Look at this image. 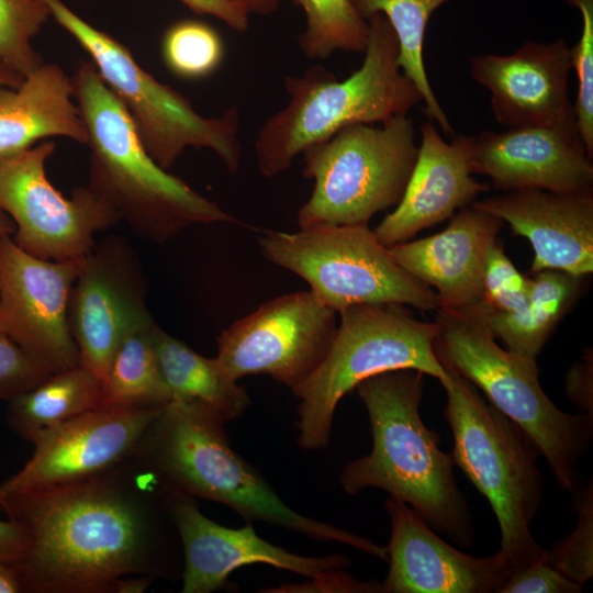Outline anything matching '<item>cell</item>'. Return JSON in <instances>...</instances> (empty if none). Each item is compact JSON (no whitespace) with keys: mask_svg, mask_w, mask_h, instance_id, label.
Returning a JSON list of instances; mask_svg holds the SVG:
<instances>
[{"mask_svg":"<svg viewBox=\"0 0 593 593\" xmlns=\"http://www.w3.org/2000/svg\"><path fill=\"white\" fill-rule=\"evenodd\" d=\"M503 224L468 205L450 217L444 231L389 249L403 269L434 290L436 311L465 313L483 301L485 259Z\"/></svg>","mask_w":593,"mask_h":593,"instance_id":"7402d4cb","label":"cell"},{"mask_svg":"<svg viewBox=\"0 0 593 593\" xmlns=\"http://www.w3.org/2000/svg\"><path fill=\"white\" fill-rule=\"evenodd\" d=\"M169 513L183 551L182 593H211L242 566L265 563L307 579L350 560L340 555L304 557L259 537L249 522L240 528L222 526L199 510L195 499L169 493Z\"/></svg>","mask_w":593,"mask_h":593,"instance_id":"d6986e66","label":"cell"},{"mask_svg":"<svg viewBox=\"0 0 593 593\" xmlns=\"http://www.w3.org/2000/svg\"><path fill=\"white\" fill-rule=\"evenodd\" d=\"M379 124L345 126L302 152L303 177L314 186L296 212L300 228L368 224L399 204L418 150L414 122L401 115Z\"/></svg>","mask_w":593,"mask_h":593,"instance_id":"30bf717a","label":"cell"},{"mask_svg":"<svg viewBox=\"0 0 593 593\" xmlns=\"http://www.w3.org/2000/svg\"><path fill=\"white\" fill-rule=\"evenodd\" d=\"M230 2L240 7L248 14H271L280 5L281 0H228Z\"/></svg>","mask_w":593,"mask_h":593,"instance_id":"ee69618b","label":"cell"},{"mask_svg":"<svg viewBox=\"0 0 593 593\" xmlns=\"http://www.w3.org/2000/svg\"><path fill=\"white\" fill-rule=\"evenodd\" d=\"M160 407L97 406L33 436L24 467L0 484V499L102 473L131 458Z\"/></svg>","mask_w":593,"mask_h":593,"instance_id":"2e32d148","label":"cell"},{"mask_svg":"<svg viewBox=\"0 0 593 593\" xmlns=\"http://www.w3.org/2000/svg\"><path fill=\"white\" fill-rule=\"evenodd\" d=\"M336 331V312L311 291L293 292L224 329L216 358L235 380L267 374L293 391L323 362Z\"/></svg>","mask_w":593,"mask_h":593,"instance_id":"4fadbf2b","label":"cell"},{"mask_svg":"<svg viewBox=\"0 0 593 593\" xmlns=\"http://www.w3.org/2000/svg\"><path fill=\"white\" fill-rule=\"evenodd\" d=\"M573 530L547 549V562L567 578L583 585L593 575V484L573 494Z\"/></svg>","mask_w":593,"mask_h":593,"instance_id":"d6a6232c","label":"cell"},{"mask_svg":"<svg viewBox=\"0 0 593 593\" xmlns=\"http://www.w3.org/2000/svg\"><path fill=\"white\" fill-rule=\"evenodd\" d=\"M471 206L507 223L534 250L532 273L545 269L575 276L593 271V189L560 193L525 188L475 200Z\"/></svg>","mask_w":593,"mask_h":593,"instance_id":"44dd1931","label":"cell"},{"mask_svg":"<svg viewBox=\"0 0 593 593\" xmlns=\"http://www.w3.org/2000/svg\"><path fill=\"white\" fill-rule=\"evenodd\" d=\"M154 580L148 575H126L116 581L113 593H143Z\"/></svg>","mask_w":593,"mask_h":593,"instance_id":"b9f144b4","label":"cell"},{"mask_svg":"<svg viewBox=\"0 0 593 593\" xmlns=\"http://www.w3.org/2000/svg\"><path fill=\"white\" fill-rule=\"evenodd\" d=\"M29 549V534L16 521L0 519V562L16 566Z\"/></svg>","mask_w":593,"mask_h":593,"instance_id":"60d3db41","label":"cell"},{"mask_svg":"<svg viewBox=\"0 0 593 593\" xmlns=\"http://www.w3.org/2000/svg\"><path fill=\"white\" fill-rule=\"evenodd\" d=\"M264 592L300 593V592H337V593H382L381 583L376 581H360L343 571L333 569L305 583L283 584Z\"/></svg>","mask_w":593,"mask_h":593,"instance_id":"74e56055","label":"cell"},{"mask_svg":"<svg viewBox=\"0 0 593 593\" xmlns=\"http://www.w3.org/2000/svg\"><path fill=\"white\" fill-rule=\"evenodd\" d=\"M572 70L571 47L564 38L526 41L512 54L470 59L472 79L489 90L492 113L505 128L575 119L569 96Z\"/></svg>","mask_w":593,"mask_h":593,"instance_id":"ffe728a7","label":"cell"},{"mask_svg":"<svg viewBox=\"0 0 593 593\" xmlns=\"http://www.w3.org/2000/svg\"><path fill=\"white\" fill-rule=\"evenodd\" d=\"M356 389L370 421L372 449L344 468L342 489L349 495L381 489L454 544L472 546L474 519L457 484L455 461L440 449V438L419 413L424 373L413 369L381 372Z\"/></svg>","mask_w":593,"mask_h":593,"instance_id":"7a4b0ae2","label":"cell"},{"mask_svg":"<svg viewBox=\"0 0 593 593\" xmlns=\"http://www.w3.org/2000/svg\"><path fill=\"white\" fill-rule=\"evenodd\" d=\"M443 363V362H441ZM444 415L454 436L451 452L472 485L488 500L500 528V550L515 568L547 559L532 525L542 503L541 456L529 437L449 365Z\"/></svg>","mask_w":593,"mask_h":593,"instance_id":"52a82bcc","label":"cell"},{"mask_svg":"<svg viewBox=\"0 0 593 593\" xmlns=\"http://www.w3.org/2000/svg\"><path fill=\"white\" fill-rule=\"evenodd\" d=\"M472 174L502 191L534 188L560 193L593 189L592 156L575 119L550 125L483 131L469 136Z\"/></svg>","mask_w":593,"mask_h":593,"instance_id":"e0dca14e","label":"cell"},{"mask_svg":"<svg viewBox=\"0 0 593 593\" xmlns=\"http://www.w3.org/2000/svg\"><path fill=\"white\" fill-rule=\"evenodd\" d=\"M44 2L51 16L90 56L160 167L169 169L188 147H193L211 149L231 174L237 172L243 152L236 105L219 118L201 115L183 94L146 71L123 43L89 24L61 0Z\"/></svg>","mask_w":593,"mask_h":593,"instance_id":"9c48e42d","label":"cell"},{"mask_svg":"<svg viewBox=\"0 0 593 593\" xmlns=\"http://www.w3.org/2000/svg\"><path fill=\"white\" fill-rule=\"evenodd\" d=\"M532 279L521 273L497 242L490 248L483 272V301L479 305L492 312L507 313L527 301Z\"/></svg>","mask_w":593,"mask_h":593,"instance_id":"e575fe53","label":"cell"},{"mask_svg":"<svg viewBox=\"0 0 593 593\" xmlns=\"http://www.w3.org/2000/svg\"><path fill=\"white\" fill-rule=\"evenodd\" d=\"M567 2L581 12V34L571 47L572 67L578 78L573 108L578 130L589 154L593 156V0Z\"/></svg>","mask_w":593,"mask_h":593,"instance_id":"836d02e7","label":"cell"},{"mask_svg":"<svg viewBox=\"0 0 593 593\" xmlns=\"http://www.w3.org/2000/svg\"><path fill=\"white\" fill-rule=\"evenodd\" d=\"M305 15V29L299 46L309 59H327L336 51L365 52L368 21L362 19L351 0H292Z\"/></svg>","mask_w":593,"mask_h":593,"instance_id":"f546056e","label":"cell"},{"mask_svg":"<svg viewBox=\"0 0 593 593\" xmlns=\"http://www.w3.org/2000/svg\"><path fill=\"white\" fill-rule=\"evenodd\" d=\"M82 258H37L0 240V329L51 372L79 365L68 310Z\"/></svg>","mask_w":593,"mask_h":593,"instance_id":"9a60e30c","label":"cell"},{"mask_svg":"<svg viewBox=\"0 0 593 593\" xmlns=\"http://www.w3.org/2000/svg\"><path fill=\"white\" fill-rule=\"evenodd\" d=\"M49 9L44 0H0V63L26 77L43 64L32 41Z\"/></svg>","mask_w":593,"mask_h":593,"instance_id":"1f68e13d","label":"cell"},{"mask_svg":"<svg viewBox=\"0 0 593 593\" xmlns=\"http://www.w3.org/2000/svg\"><path fill=\"white\" fill-rule=\"evenodd\" d=\"M21 592H23V588L15 567L0 562V593Z\"/></svg>","mask_w":593,"mask_h":593,"instance_id":"7bdbcfd3","label":"cell"},{"mask_svg":"<svg viewBox=\"0 0 593 593\" xmlns=\"http://www.w3.org/2000/svg\"><path fill=\"white\" fill-rule=\"evenodd\" d=\"M440 325L416 320L401 304H359L340 312L331 349L320 367L292 392L298 407V445L325 448L339 401L365 379L413 369L440 383L449 373L434 349Z\"/></svg>","mask_w":593,"mask_h":593,"instance_id":"ba28073f","label":"cell"},{"mask_svg":"<svg viewBox=\"0 0 593 593\" xmlns=\"http://www.w3.org/2000/svg\"><path fill=\"white\" fill-rule=\"evenodd\" d=\"M161 56L174 75L183 79H201L220 67L224 45L220 34L210 24L183 19L165 31Z\"/></svg>","mask_w":593,"mask_h":593,"instance_id":"4dcf8cb0","label":"cell"},{"mask_svg":"<svg viewBox=\"0 0 593 593\" xmlns=\"http://www.w3.org/2000/svg\"><path fill=\"white\" fill-rule=\"evenodd\" d=\"M52 373L0 329V400L10 401L35 388Z\"/></svg>","mask_w":593,"mask_h":593,"instance_id":"d590c367","label":"cell"},{"mask_svg":"<svg viewBox=\"0 0 593 593\" xmlns=\"http://www.w3.org/2000/svg\"><path fill=\"white\" fill-rule=\"evenodd\" d=\"M0 511L29 534L26 593H113L126 575L172 574L169 492L134 455L86 479L13 493Z\"/></svg>","mask_w":593,"mask_h":593,"instance_id":"6da1fadb","label":"cell"},{"mask_svg":"<svg viewBox=\"0 0 593 593\" xmlns=\"http://www.w3.org/2000/svg\"><path fill=\"white\" fill-rule=\"evenodd\" d=\"M447 1L449 0H351L365 20L376 13L385 16L398 38L400 68L417 87L425 104L424 112L430 122L439 125L445 135H452L449 119L427 78L423 55L427 23L434 11Z\"/></svg>","mask_w":593,"mask_h":593,"instance_id":"f1b7e54d","label":"cell"},{"mask_svg":"<svg viewBox=\"0 0 593 593\" xmlns=\"http://www.w3.org/2000/svg\"><path fill=\"white\" fill-rule=\"evenodd\" d=\"M440 331L434 349L439 361L481 390L535 444L560 490L574 494L584 484L579 466L593 438V415L558 409L539 382L536 359L502 348L473 312L437 311Z\"/></svg>","mask_w":593,"mask_h":593,"instance_id":"8992f818","label":"cell"},{"mask_svg":"<svg viewBox=\"0 0 593 593\" xmlns=\"http://www.w3.org/2000/svg\"><path fill=\"white\" fill-rule=\"evenodd\" d=\"M24 77L0 63V86L19 87Z\"/></svg>","mask_w":593,"mask_h":593,"instance_id":"f6af8a7d","label":"cell"},{"mask_svg":"<svg viewBox=\"0 0 593 593\" xmlns=\"http://www.w3.org/2000/svg\"><path fill=\"white\" fill-rule=\"evenodd\" d=\"M224 425L201 404L171 400L144 433L135 456L169 493L217 502L247 522H265L388 560L385 547L289 507L264 477L232 449Z\"/></svg>","mask_w":593,"mask_h":593,"instance_id":"3957f363","label":"cell"},{"mask_svg":"<svg viewBox=\"0 0 593 593\" xmlns=\"http://www.w3.org/2000/svg\"><path fill=\"white\" fill-rule=\"evenodd\" d=\"M49 137L88 142L72 79L60 66L43 63L19 87L0 86V157Z\"/></svg>","mask_w":593,"mask_h":593,"instance_id":"cb8c5ba5","label":"cell"},{"mask_svg":"<svg viewBox=\"0 0 593 593\" xmlns=\"http://www.w3.org/2000/svg\"><path fill=\"white\" fill-rule=\"evenodd\" d=\"M582 586L542 559L515 568L499 593H579Z\"/></svg>","mask_w":593,"mask_h":593,"instance_id":"8d00e7d4","label":"cell"},{"mask_svg":"<svg viewBox=\"0 0 593 593\" xmlns=\"http://www.w3.org/2000/svg\"><path fill=\"white\" fill-rule=\"evenodd\" d=\"M564 390L580 413L593 415V350L585 348L567 376Z\"/></svg>","mask_w":593,"mask_h":593,"instance_id":"f35d334b","label":"cell"},{"mask_svg":"<svg viewBox=\"0 0 593 593\" xmlns=\"http://www.w3.org/2000/svg\"><path fill=\"white\" fill-rule=\"evenodd\" d=\"M15 225L11 217L0 208V240L8 236H13Z\"/></svg>","mask_w":593,"mask_h":593,"instance_id":"bcb514c9","label":"cell"},{"mask_svg":"<svg viewBox=\"0 0 593 593\" xmlns=\"http://www.w3.org/2000/svg\"><path fill=\"white\" fill-rule=\"evenodd\" d=\"M469 136L446 142L433 122L421 126V144L404 194L373 232L385 247L405 243L421 231L471 205L489 184L472 178Z\"/></svg>","mask_w":593,"mask_h":593,"instance_id":"603a6c76","label":"cell"},{"mask_svg":"<svg viewBox=\"0 0 593 593\" xmlns=\"http://www.w3.org/2000/svg\"><path fill=\"white\" fill-rule=\"evenodd\" d=\"M530 279L529 295L521 309L501 313L478 305L471 312L502 340L505 349L536 359L580 298L583 281L581 276L556 269L537 271Z\"/></svg>","mask_w":593,"mask_h":593,"instance_id":"d4e9b609","label":"cell"},{"mask_svg":"<svg viewBox=\"0 0 593 593\" xmlns=\"http://www.w3.org/2000/svg\"><path fill=\"white\" fill-rule=\"evenodd\" d=\"M101 380L88 369L75 367L53 372L35 388L8 401L7 419L23 439L99 405Z\"/></svg>","mask_w":593,"mask_h":593,"instance_id":"4316f807","label":"cell"},{"mask_svg":"<svg viewBox=\"0 0 593 593\" xmlns=\"http://www.w3.org/2000/svg\"><path fill=\"white\" fill-rule=\"evenodd\" d=\"M74 96L90 150L87 186L139 237L165 244L197 224L234 223L231 214L160 167L91 60L74 75Z\"/></svg>","mask_w":593,"mask_h":593,"instance_id":"277c9868","label":"cell"},{"mask_svg":"<svg viewBox=\"0 0 593 593\" xmlns=\"http://www.w3.org/2000/svg\"><path fill=\"white\" fill-rule=\"evenodd\" d=\"M192 12L211 15L221 20L237 32H246L249 26V14L228 0H179Z\"/></svg>","mask_w":593,"mask_h":593,"instance_id":"ab89813d","label":"cell"},{"mask_svg":"<svg viewBox=\"0 0 593 593\" xmlns=\"http://www.w3.org/2000/svg\"><path fill=\"white\" fill-rule=\"evenodd\" d=\"M147 282L135 249L123 236L96 242L82 257L69 299V325L79 365L100 380L124 336L152 318Z\"/></svg>","mask_w":593,"mask_h":593,"instance_id":"5bb4252c","label":"cell"},{"mask_svg":"<svg viewBox=\"0 0 593 593\" xmlns=\"http://www.w3.org/2000/svg\"><path fill=\"white\" fill-rule=\"evenodd\" d=\"M53 141L0 157V208L15 225L12 238L24 251L45 260L79 259L94 246L96 234L120 222L115 211L87 184L66 198L49 181L46 163Z\"/></svg>","mask_w":593,"mask_h":593,"instance_id":"7c38bea8","label":"cell"},{"mask_svg":"<svg viewBox=\"0 0 593 593\" xmlns=\"http://www.w3.org/2000/svg\"><path fill=\"white\" fill-rule=\"evenodd\" d=\"M153 317L122 339L101 380L102 407H160L171 401L152 339Z\"/></svg>","mask_w":593,"mask_h":593,"instance_id":"83f0119b","label":"cell"},{"mask_svg":"<svg viewBox=\"0 0 593 593\" xmlns=\"http://www.w3.org/2000/svg\"><path fill=\"white\" fill-rule=\"evenodd\" d=\"M257 244L269 262L301 277L334 312L359 304L436 310V293L403 269L368 224L266 231Z\"/></svg>","mask_w":593,"mask_h":593,"instance_id":"8fae6325","label":"cell"},{"mask_svg":"<svg viewBox=\"0 0 593 593\" xmlns=\"http://www.w3.org/2000/svg\"><path fill=\"white\" fill-rule=\"evenodd\" d=\"M391 535L382 593H499L514 570L501 551L474 557L447 544L409 505L384 503Z\"/></svg>","mask_w":593,"mask_h":593,"instance_id":"ac0fdd59","label":"cell"},{"mask_svg":"<svg viewBox=\"0 0 593 593\" xmlns=\"http://www.w3.org/2000/svg\"><path fill=\"white\" fill-rule=\"evenodd\" d=\"M365 58L359 69L339 81L322 65L304 75L284 76L288 104L266 120L254 147L262 176L273 178L290 168L307 147L356 123H383L407 115L422 102L414 82L398 63L399 44L381 13L367 19Z\"/></svg>","mask_w":593,"mask_h":593,"instance_id":"5b68a950","label":"cell"},{"mask_svg":"<svg viewBox=\"0 0 593 593\" xmlns=\"http://www.w3.org/2000/svg\"><path fill=\"white\" fill-rule=\"evenodd\" d=\"M152 339L171 400L201 404L224 423L240 417L250 400L246 389L222 367L167 334L157 323Z\"/></svg>","mask_w":593,"mask_h":593,"instance_id":"484cf974","label":"cell"}]
</instances>
